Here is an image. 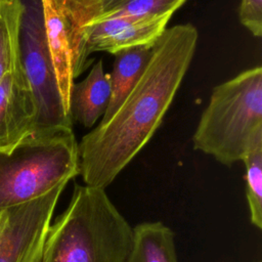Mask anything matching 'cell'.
I'll return each instance as SVG.
<instances>
[{
	"mask_svg": "<svg viewBox=\"0 0 262 262\" xmlns=\"http://www.w3.org/2000/svg\"><path fill=\"white\" fill-rule=\"evenodd\" d=\"M198 39L192 24L167 28L121 105L78 142L85 185L104 189L150 140L188 71Z\"/></svg>",
	"mask_w": 262,
	"mask_h": 262,
	"instance_id": "1",
	"label": "cell"
},
{
	"mask_svg": "<svg viewBox=\"0 0 262 262\" xmlns=\"http://www.w3.org/2000/svg\"><path fill=\"white\" fill-rule=\"evenodd\" d=\"M133 228L102 188L75 184L50 224L40 262H126Z\"/></svg>",
	"mask_w": 262,
	"mask_h": 262,
	"instance_id": "2",
	"label": "cell"
},
{
	"mask_svg": "<svg viewBox=\"0 0 262 262\" xmlns=\"http://www.w3.org/2000/svg\"><path fill=\"white\" fill-rule=\"evenodd\" d=\"M260 136L262 68L257 66L213 88L192 135V145L229 167L243 161Z\"/></svg>",
	"mask_w": 262,
	"mask_h": 262,
	"instance_id": "3",
	"label": "cell"
},
{
	"mask_svg": "<svg viewBox=\"0 0 262 262\" xmlns=\"http://www.w3.org/2000/svg\"><path fill=\"white\" fill-rule=\"evenodd\" d=\"M78 174L73 128L36 131L12 149L0 150V210L40 198Z\"/></svg>",
	"mask_w": 262,
	"mask_h": 262,
	"instance_id": "4",
	"label": "cell"
},
{
	"mask_svg": "<svg viewBox=\"0 0 262 262\" xmlns=\"http://www.w3.org/2000/svg\"><path fill=\"white\" fill-rule=\"evenodd\" d=\"M19 1L23 6L18 26L19 61L37 100L36 131L73 128L74 123L61 103L50 58L43 0Z\"/></svg>",
	"mask_w": 262,
	"mask_h": 262,
	"instance_id": "5",
	"label": "cell"
},
{
	"mask_svg": "<svg viewBox=\"0 0 262 262\" xmlns=\"http://www.w3.org/2000/svg\"><path fill=\"white\" fill-rule=\"evenodd\" d=\"M67 184L0 210V262H40L57 201Z\"/></svg>",
	"mask_w": 262,
	"mask_h": 262,
	"instance_id": "6",
	"label": "cell"
},
{
	"mask_svg": "<svg viewBox=\"0 0 262 262\" xmlns=\"http://www.w3.org/2000/svg\"><path fill=\"white\" fill-rule=\"evenodd\" d=\"M187 0H59L75 55L80 60L90 56L85 50L83 28L98 19L131 16H172Z\"/></svg>",
	"mask_w": 262,
	"mask_h": 262,
	"instance_id": "7",
	"label": "cell"
},
{
	"mask_svg": "<svg viewBox=\"0 0 262 262\" xmlns=\"http://www.w3.org/2000/svg\"><path fill=\"white\" fill-rule=\"evenodd\" d=\"M172 16H117L94 20L83 28L85 50L115 54L136 46L152 47L164 34Z\"/></svg>",
	"mask_w": 262,
	"mask_h": 262,
	"instance_id": "8",
	"label": "cell"
},
{
	"mask_svg": "<svg viewBox=\"0 0 262 262\" xmlns=\"http://www.w3.org/2000/svg\"><path fill=\"white\" fill-rule=\"evenodd\" d=\"M37 100L21 66L0 80V150L8 151L36 131Z\"/></svg>",
	"mask_w": 262,
	"mask_h": 262,
	"instance_id": "9",
	"label": "cell"
},
{
	"mask_svg": "<svg viewBox=\"0 0 262 262\" xmlns=\"http://www.w3.org/2000/svg\"><path fill=\"white\" fill-rule=\"evenodd\" d=\"M111 98L108 74L104 72L102 59L96 61L88 75L75 82L70 92L69 112L74 122L92 128L103 117Z\"/></svg>",
	"mask_w": 262,
	"mask_h": 262,
	"instance_id": "10",
	"label": "cell"
},
{
	"mask_svg": "<svg viewBox=\"0 0 262 262\" xmlns=\"http://www.w3.org/2000/svg\"><path fill=\"white\" fill-rule=\"evenodd\" d=\"M152 47L136 46L114 54L113 69L108 74L111 98L100 122H105L113 116L138 82L150 58Z\"/></svg>",
	"mask_w": 262,
	"mask_h": 262,
	"instance_id": "11",
	"label": "cell"
},
{
	"mask_svg": "<svg viewBox=\"0 0 262 262\" xmlns=\"http://www.w3.org/2000/svg\"><path fill=\"white\" fill-rule=\"evenodd\" d=\"M126 262H177L174 232L160 221L137 224Z\"/></svg>",
	"mask_w": 262,
	"mask_h": 262,
	"instance_id": "12",
	"label": "cell"
},
{
	"mask_svg": "<svg viewBox=\"0 0 262 262\" xmlns=\"http://www.w3.org/2000/svg\"><path fill=\"white\" fill-rule=\"evenodd\" d=\"M21 10L19 0H0V80L20 67L18 26Z\"/></svg>",
	"mask_w": 262,
	"mask_h": 262,
	"instance_id": "13",
	"label": "cell"
},
{
	"mask_svg": "<svg viewBox=\"0 0 262 262\" xmlns=\"http://www.w3.org/2000/svg\"><path fill=\"white\" fill-rule=\"evenodd\" d=\"M246 167V196L253 225L262 228V136L254 140L243 159Z\"/></svg>",
	"mask_w": 262,
	"mask_h": 262,
	"instance_id": "14",
	"label": "cell"
},
{
	"mask_svg": "<svg viewBox=\"0 0 262 262\" xmlns=\"http://www.w3.org/2000/svg\"><path fill=\"white\" fill-rule=\"evenodd\" d=\"M238 18L253 36L260 38L262 36V0H241Z\"/></svg>",
	"mask_w": 262,
	"mask_h": 262,
	"instance_id": "15",
	"label": "cell"
},
{
	"mask_svg": "<svg viewBox=\"0 0 262 262\" xmlns=\"http://www.w3.org/2000/svg\"><path fill=\"white\" fill-rule=\"evenodd\" d=\"M258 262H261V261H258Z\"/></svg>",
	"mask_w": 262,
	"mask_h": 262,
	"instance_id": "16",
	"label": "cell"
}]
</instances>
